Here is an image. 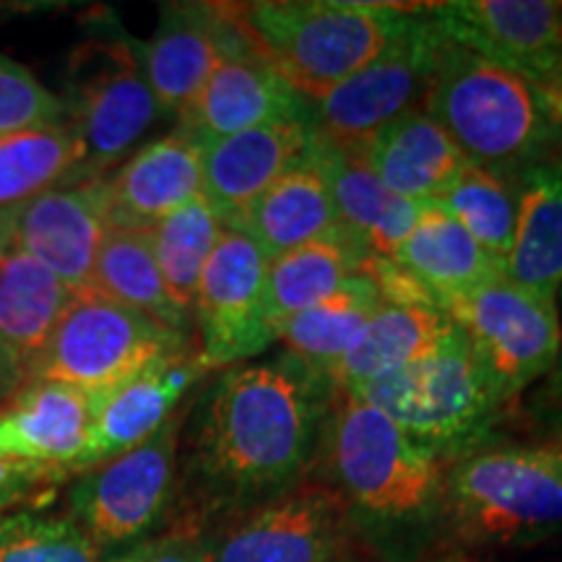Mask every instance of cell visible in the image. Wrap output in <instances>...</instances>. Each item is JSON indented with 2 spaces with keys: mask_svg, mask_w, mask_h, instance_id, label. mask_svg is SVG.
I'll list each match as a JSON object with an SVG mask.
<instances>
[{
  "mask_svg": "<svg viewBox=\"0 0 562 562\" xmlns=\"http://www.w3.org/2000/svg\"><path fill=\"white\" fill-rule=\"evenodd\" d=\"M336 389L284 362L232 368L195 419L193 474L211 508L245 510L305 482L318 459Z\"/></svg>",
  "mask_w": 562,
  "mask_h": 562,
  "instance_id": "cell-1",
  "label": "cell"
},
{
  "mask_svg": "<svg viewBox=\"0 0 562 562\" xmlns=\"http://www.w3.org/2000/svg\"><path fill=\"white\" fill-rule=\"evenodd\" d=\"M422 110L472 165L510 178L560 151L547 87L451 40L440 42Z\"/></svg>",
  "mask_w": 562,
  "mask_h": 562,
  "instance_id": "cell-2",
  "label": "cell"
},
{
  "mask_svg": "<svg viewBox=\"0 0 562 562\" xmlns=\"http://www.w3.org/2000/svg\"><path fill=\"white\" fill-rule=\"evenodd\" d=\"M321 453L349 513L368 521H419L446 492V461L349 393L336 391Z\"/></svg>",
  "mask_w": 562,
  "mask_h": 562,
  "instance_id": "cell-3",
  "label": "cell"
},
{
  "mask_svg": "<svg viewBox=\"0 0 562 562\" xmlns=\"http://www.w3.org/2000/svg\"><path fill=\"white\" fill-rule=\"evenodd\" d=\"M349 396L381 409L446 463L487 446L508 404L456 326L427 355Z\"/></svg>",
  "mask_w": 562,
  "mask_h": 562,
  "instance_id": "cell-4",
  "label": "cell"
},
{
  "mask_svg": "<svg viewBox=\"0 0 562 562\" xmlns=\"http://www.w3.org/2000/svg\"><path fill=\"white\" fill-rule=\"evenodd\" d=\"M240 13L281 79L305 102H318L389 47L406 9L339 0H258L240 5Z\"/></svg>",
  "mask_w": 562,
  "mask_h": 562,
  "instance_id": "cell-5",
  "label": "cell"
},
{
  "mask_svg": "<svg viewBox=\"0 0 562 562\" xmlns=\"http://www.w3.org/2000/svg\"><path fill=\"white\" fill-rule=\"evenodd\" d=\"M442 501L476 542L529 544L562 533V442L482 446L451 463Z\"/></svg>",
  "mask_w": 562,
  "mask_h": 562,
  "instance_id": "cell-6",
  "label": "cell"
},
{
  "mask_svg": "<svg viewBox=\"0 0 562 562\" xmlns=\"http://www.w3.org/2000/svg\"><path fill=\"white\" fill-rule=\"evenodd\" d=\"M188 347L186 336L159 326L144 313L87 290L74 294L30 381L66 383L102 398L121 389L151 362Z\"/></svg>",
  "mask_w": 562,
  "mask_h": 562,
  "instance_id": "cell-7",
  "label": "cell"
},
{
  "mask_svg": "<svg viewBox=\"0 0 562 562\" xmlns=\"http://www.w3.org/2000/svg\"><path fill=\"white\" fill-rule=\"evenodd\" d=\"M66 117L83 144L81 182L102 180L159 121L140 50L125 37L94 34L68 60Z\"/></svg>",
  "mask_w": 562,
  "mask_h": 562,
  "instance_id": "cell-8",
  "label": "cell"
},
{
  "mask_svg": "<svg viewBox=\"0 0 562 562\" xmlns=\"http://www.w3.org/2000/svg\"><path fill=\"white\" fill-rule=\"evenodd\" d=\"M446 40L425 5L406 11L389 47L307 110V128L339 146L362 149L383 125L425 108L438 47Z\"/></svg>",
  "mask_w": 562,
  "mask_h": 562,
  "instance_id": "cell-9",
  "label": "cell"
},
{
  "mask_svg": "<svg viewBox=\"0 0 562 562\" xmlns=\"http://www.w3.org/2000/svg\"><path fill=\"white\" fill-rule=\"evenodd\" d=\"M351 513L331 484L300 482L195 533L203 562H344Z\"/></svg>",
  "mask_w": 562,
  "mask_h": 562,
  "instance_id": "cell-10",
  "label": "cell"
},
{
  "mask_svg": "<svg viewBox=\"0 0 562 562\" xmlns=\"http://www.w3.org/2000/svg\"><path fill=\"white\" fill-rule=\"evenodd\" d=\"M442 315L467 336L505 402L558 364V302L513 284L503 273L448 302Z\"/></svg>",
  "mask_w": 562,
  "mask_h": 562,
  "instance_id": "cell-11",
  "label": "cell"
},
{
  "mask_svg": "<svg viewBox=\"0 0 562 562\" xmlns=\"http://www.w3.org/2000/svg\"><path fill=\"white\" fill-rule=\"evenodd\" d=\"M182 422L186 409L180 406L149 440L83 472L70 492V518L89 533L97 550L133 542L159 521L178 472Z\"/></svg>",
  "mask_w": 562,
  "mask_h": 562,
  "instance_id": "cell-12",
  "label": "cell"
},
{
  "mask_svg": "<svg viewBox=\"0 0 562 562\" xmlns=\"http://www.w3.org/2000/svg\"><path fill=\"white\" fill-rule=\"evenodd\" d=\"M266 277L269 256L245 232L224 227L193 302L199 351L211 368L237 364L277 341L266 315Z\"/></svg>",
  "mask_w": 562,
  "mask_h": 562,
  "instance_id": "cell-13",
  "label": "cell"
},
{
  "mask_svg": "<svg viewBox=\"0 0 562 562\" xmlns=\"http://www.w3.org/2000/svg\"><path fill=\"white\" fill-rule=\"evenodd\" d=\"M446 40L550 87L562 76L558 3L550 0H451L425 5Z\"/></svg>",
  "mask_w": 562,
  "mask_h": 562,
  "instance_id": "cell-14",
  "label": "cell"
},
{
  "mask_svg": "<svg viewBox=\"0 0 562 562\" xmlns=\"http://www.w3.org/2000/svg\"><path fill=\"white\" fill-rule=\"evenodd\" d=\"M305 102L266 58L256 37L227 50L209 81L180 115V128L195 144H211L273 123H307Z\"/></svg>",
  "mask_w": 562,
  "mask_h": 562,
  "instance_id": "cell-15",
  "label": "cell"
},
{
  "mask_svg": "<svg viewBox=\"0 0 562 562\" xmlns=\"http://www.w3.org/2000/svg\"><path fill=\"white\" fill-rule=\"evenodd\" d=\"M250 40L240 5L170 3L161 5L151 40L140 47L146 81L161 112H182L209 81L227 50Z\"/></svg>",
  "mask_w": 562,
  "mask_h": 562,
  "instance_id": "cell-16",
  "label": "cell"
},
{
  "mask_svg": "<svg viewBox=\"0 0 562 562\" xmlns=\"http://www.w3.org/2000/svg\"><path fill=\"white\" fill-rule=\"evenodd\" d=\"M209 370L214 368L203 360L199 349L182 347L151 362L121 389L97 398L94 427L76 472L102 467L149 440L180 409L182 396Z\"/></svg>",
  "mask_w": 562,
  "mask_h": 562,
  "instance_id": "cell-17",
  "label": "cell"
},
{
  "mask_svg": "<svg viewBox=\"0 0 562 562\" xmlns=\"http://www.w3.org/2000/svg\"><path fill=\"white\" fill-rule=\"evenodd\" d=\"M102 180L53 188L16 211L13 245L47 266L74 294L91 290L108 235Z\"/></svg>",
  "mask_w": 562,
  "mask_h": 562,
  "instance_id": "cell-18",
  "label": "cell"
},
{
  "mask_svg": "<svg viewBox=\"0 0 562 562\" xmlns=\"http://www.w3.org/2000/svg\"><path fill=\"white\" fill-rule=\"evenodd\" d=\"M307 123H273L201 146L203 199L227 229L307 154Z\"/></svg>",
  "mask_w": 562,
  "mask_h": 562,
  "instance_id": "cell-19",
  "label": "cell"
},
{
  "mask_svg": "<svg viewBox=\"0 0 562 562\" xmlns=\"http://www.w3.org/2000/svg\"><path fill=\"white\" fill-rule=\"evenodd\" d=\"M97 398L55 381H26L0 412V456L76 472L94 427Z\"/></svg>",
  "mask_w": 562,
  "mask_h": 562,
  "instance_id": "cell-20",
  "label": "cell"
},
{
  "mask_svg": "<svg viewBox=\"0 0 562 562\" xmlns=\"http://www.w3.org/2000/svg\"><path fill=\"white\" fill-rule=\"evenodd\" d=\"M102 182L108 229L149 232L203 193L201 146L175 131L146 144Z\"/></svg>",
  "mask_w": 562,
  "mask_h": 562,
  "instance_id": "cell-21",
  "label": "cell"
},
{
  "mask_svg": "<svg viewBox=\"0 0 562 562\" xmlns=\"http://www.w3.org/2000/svg\"><path fill=\"white\" fill-rule=\"evenodd\" d=\"M74 300L37 258L9 245L0 256V385L30 381V372Z\"/></svg>",
  "mask_w": 562,
  "mask_h": 562,
  "instance_id": "cell-22",
  "label": "cell"
},
{
  "mask_svg": "<svg viewBox=\"0 0 562 562\" xmlns=\"http://www.w3.org/2000/svg\"><path fill=\"white\" fill-rule=\"evenodd\" d=\"M307 154L326 180L341 227L375 256L391 258L419 220L422 203L398 199L378 180L362 149L311 133Z\"/></svg>",
  "mask_w": 562,
  "mask_h": 562,
  "instance_id": "cell-23",
  "label": "cell"
},
{
  "mask_svg": "<svg viewBox=\"0 0 562 562\" xmlns=\"http://www.w3.org/2000/svg\"><path fill=\"white\" fill-rule=\"evenodd\" d=\"M362 151L378 180L393 195L414 203L438 201L469 165L453 138L425 110H409L383 125Z\"/></svg>",
  "mask_w": 562,
  "mask_h": 562,
  "instance_id": "cell-24",
  "label": "cell"
},
{
  "mask_svg": "<svg viewBox=\"0 0 562 562\" xmlns=\"http://www.w3.org/2000/svg\"><path fill=\"white\" fill-rule=\"evenodd\" d=\"M391 261L417 281L440 313L451 300L503 273V263L440 203H422L417 224Z\"/></svg>",
  "mask_w": 562,
  "mask_h": 562,
  "instance_id": "cell-25",
  "label": "cell"
},
{
  "mask_svg": "<svg viewBox=\"0 0 562 562\" xmlns=\"http://www.w3.org/2000/svg\"><path fill=\"white\" fill-rule=\"evenodd\" d=\"M503 277L547 300L562 290V161L518 175V216Z\"/></svg>",
  "mask_w": 562,
  "mask_h": 562,
  "instance_id": "cell-26",
  "label": "cell"
},
{
  "mask_svg": "<svg viewBox=\"0 0 562 562\" xmlns=\"http://www.w3.org/2000/svg\"><path fill=\"white\" fill-rule=\"evenodd\" d=\"M237 229L245 232L269 261L341 229L331 193L311 154L252 203Z\"/></svg>",
  "mask_w": 562,
  "mask_h": 562,
  "instance_id": "cell-27",
  "label": "cell"
},
{
  "mask_svg": "<svg viewBox=\"0 0 562 562\" xmlns=\"http://www.w3.org/2000/svg\"><path fill=\"white\" fill-rule=\"evenodd\" d=\"M451 328L453 323L435 307L383 300L334 368L331 385L341 393H357L375 378L427 355Z\"/></svg>",
  "mask_w": 562,
  "mask_h": 562,
  "instance_id": "cell-28",
  "label": "cell"
},
{
  "mask_svg": "<svg viewBox=\"0 0 562 562\" xmlns=\"http://www.w3.org/2000/svg\"><path fill=\"white\" fill-rule=\"evenodd\" d=\"M370 250L347 229L271 258L266 277V315L273 334L281 323L321 305L344 281L362 271Z\"/></svg>",
  "mask_w": 562,
  "mask_h": 562,
  "instance_id": "cell-29",
  "label": "cell"
},
{
  "mask_svg": "<svg viewBox=\"0 0 562 562\" xmlns=\"http://www.w3.org/2000/svg\"><path fill=\"white\" fill-rule=\"evenodd\" d=\"M381 302L383 297L375 281L360 271L344 281L321 305L281 323L277 339L284 341L292 360L331 383L334 368L341 362Z\"/></svg>",
  "mask_w": 562,
  "mask_h": 562,
  "instance_id": "cell-30",
  "label": "cell"
},
{
  "mask_svg": "<svg viewBox=\"0 0 562 562\" xmlns=\"http://www.w3.org/2000/svg\"><path fill=\"white\" fill-rule=\"evenodd\" d=\"M91 290L186 336L188 313H182L165 290L157 258H154L151 232L108 229L100 256H97Z\"/></svg>",
  "mask_w": 562,
  "mask_h": 562,
  "instance_id": "cell-31",
  "label": "cell"
},
{
  "mask_svg": "<svg viewBox=\"0 0 562 562\" xmlns=\"http://www.w3.org/2000/svg\"><path fill=\"white\" fill-rule=\"evenodd\" d=\"M83 144L66 121L40 125L0 138V211L21 209L53 191L60 180L79 175Z\"/></svg>",
  "mask_w": 562,
  "mask_h": 562,
  "instance_id": "cell-32",
  "label": "cell"
},
{
  "mask_svg": "<svg viewBox=\"0 0 562 562\" xmlns=\"http://www.w3.org/2000/svg\"><path fill=\"white\" fill-rule=\"evenodd\" d=\"M149 232L165 290L182 313L191 315L201 273L220 243L224 224L209 201L199 195Z\"/></svg>",
  "mask_w": 562,
  "mask_h": 562,
  "instance_id": "cell-33",
  "label": "cell"
},
{
  "mask_svg": "<svg viewBox=\"0 0 562 562\" xmlns=\"http://www.w3.org/2000/svg\"><path fill=\"white\" fill-rule=\"evenodd\" d=\"M435 203H440L495 261H505L516 235L518 175L510 178L469 161Z\"/></svg>",
  "mask_w": 562,
  "mask_h": 562,
  "instance_id": "cell-34",
  "label": "cell"
},
{
  "mask_svg": "<svg viewBox=\"0 0 562 562\" xmlns=\"http://www.w3.org/2000/svg\"><path fill=\"white\" fill-rule=\"evenodd\" d=\"M0 562H100V550L74 518L0 516Z\"/></svg>",
  "mask_w": 562,
  "mask_h": 562,
  "instance_id": "cell-35",
  "label": "cell"
},
{
  "mask_svg": "<svg viewBox=\"0 0 562 562\" xmlns=\"http://www.w3.org/2000/svg\"><path fill=\"white\" fill-rule=\"evenodd\" d=\"M66 121V104L30 68L0 53V138Z\"/></svg>",
  "mask_w": 562,
  "mask_h": 562,
  "instance_id": "cell-36",
  "label": "cell"
},
{
  "mask_svg": "<svg viewBox=\"0 0 562 562\" xmlns=\"http://www.w3.org/2000/svg\"><path fill=\"white\" fill-rule=\"evenodd\" d=\"M58 472L47 467H37V463L13 461L0 456V510H9L13 505L30 497L34 490L50 482Z\"/></svg>",
  "mask_w": 562,
  "mask_h": 562,
  "instance_id": "cell-37",
  "label": "cell"
},
{
  "mask_svg": "<svg viewBox=\"0 0 562 562\" xmlns=\"http://www.w3.org/2000/svg\"><path fill=\"white\" fill-rule=\"evenodd\" d=\"M128 558L133 562H203L195 531H180L154 539V542L140 544Z\"/></svg>",
  "mask_w": 562,
  "mask_h": 562,
  "instance_id": "cell-38",
  "label": "cell"
},
{
  "mask_svg": "<svg viewBox=\"0 0 562 562\" xmlns=\"http://www.w3.org/2000/svg\"><path fill=\"white\" fill-rule=\"evenodd\" d=\"M16 211L19 209H9L0 211V256H3L5 248L13 243V224H16Z\"/></svg>",
  "mask_w": 562,
  "mask_h": 562,
  "instance_id": "cell-39",
  "label": "cell"
},
{
  "mask_svg": "<svg viewBox=\"0 0 562 562\" xmlns=\"http://www.w3.org/2000/svg\"><path fill=\"white\" fill-rule=\"evenodd\" d=\"M547 91H550L554 121H558V128H560V151H562V76L558 81H552L550 87H547ZM558 161H562V159H558Z\"/></svg>",
  "mask_w": 562,
  "mask_h": 562,
  "instance_id": "cell-40",
  "label": "cell"
},
{
  "mask_svg": "<svg viewBox=\"0 0 562 562\" xmlns=\"http://www.w3.org/2000/svg\"><path fill=\"white\" fill-rule=\"evenodd\" d=\"M554 368H558V389H560V393H562V349H560L558 364H554Z\"/></svg>",
  "mask_w": 562,
  "mask_h": 562,
  "instance_id": "cell-41",
  "label": "cell"
},
{
  "mask_svg": "<svg viewBox=\"0 0 562 562\" xmlns=\"http://www.w3.org/2000/svg\"><path fill=\"white\" fill-rule=\"evenodd\" d=\"M558 30H560V37H562V3H558Z\"/></svg>",
  "mask_w": 562,
  "mask_h": 562,
  "instance_id": "cell-42",
  "label": "cell"
},
{
  "mask_svg": "<svg viewBox=\"0 0 562 562\" xmlns=\"http://www.w3.org/2000/svg\"><path fill=\"white\" fill-rule=\"evenodd\" d=\"M115 562H133L131 558H123V560H115Z\"/></svg>",
  "mask_w": 562,
  "mask_h": 562,
  "instance_id": "cell-43",
  "label": "cell"
},
{
  "mask_svg": "<svg viewBox=\"0 0 562 562\" xmlns=\"http://www.w3.org/2000/svg\"><path fill=\"white\" fill-rule=\"evenodd\" d=\"M344 562H347V560H344Z\"/></svg>",
  "mask_w": 562,
  "mask_h": 562,
  "instance_id": "cell-44",
  "label": "cell"
}]
</instances>
